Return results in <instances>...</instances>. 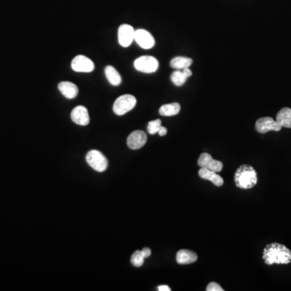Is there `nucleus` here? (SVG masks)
Listing matches in <instances>:
<instances>
[{
    "label": "nucleus",
    "instance_id": "14",
    "mask_svg": "<svg viewBox=\"0 0 291 291\" xmlns=\"http://www.w3.org/2000/svg\"><path fill=\"white\" fill-rule=\"evenodd\" d=\"M198 174L201 178L211 181L216 186L220 187L223 185V179L219 174H217V172H214V171L209 170L207 168H201L200 170L198 172Z\"/></svg>",
    "mask_w": 291,
    "mask_h": 291
},
{
    "label": "nucleus",
    "instance_id": "5",
    "mask_svg": "<svg viewBox=\"0 0 291 291\" xmlns=\"http://www.w3.org/2000/svg\"><path fill=\"white\" fill-rule=\"evenodd\" d=\"M134 67L140 72L153 73L159 68V62L152 56H142L134 61Z\"/></svg>",
    "mask_w": 291,
    "mask_h": 291
},
{
    "label": "nucleus",
    "instance_id": "12",
    "mask_svg": "<svg viewBox=\"0 0 291 291\" xmlns=\"http://www.w3.org/2000/svg\"><path fill=\"white\" fill-rule=\"evenodd\" d=\"M71 119L74 123L79 126H87L90 122V117L88 111L85 107L79 105L73 109L70 114Z\"/></svg>",
    "mask_w": 291,
    "mask_h": 291
},
{
    "label": "nucleus",
    "instance_id": "24",
    "mask_svg": "<svg viewBox=\"0 0 291 291\" xmlns=\"http://www.w3.org/2000/svg\"><path fill=\"white\" fill-rule=\"evenodd\" d=\"M143 252V256H144L145 258H147V257H150L151 254V250L149 249V248H144V249L142 250Z\"/></svg>",
    "mask_w": 291,
    "mask_h": 291
},
{
    "label": "nucleus",
    "instance_id": "27",
    "mask_svg": "<svg viewBox=\"0 0 291 291\" xmlns=\"http://www.w3.org/2000/svg\"><path fill=\"white\" fill-rule=\"evenodd\" d=\"M182 71L184 72V74H185V75L188 77V78H189V77L191 76L192 74H193V73H192V70L189 69V68L184 69V70H182Z\"/></svg>",
    "mask_w": 291,
    "mask_h": 291
},
{
    "label": "nucleus",
    "instance_id": "18",
    "mask_svg": "<svg viewBox=\"0 0 291 291\" xmlns=\"http://www.w3.org/2000/svg\"><path fill=\"white\" fill-rule=\"evenodd\" d=\"M181 111V105L178 103L164 104L160 107L159 113L164 117H172L178 114Z\"/></svg>",
    "mask_w": 291,
    "mask_h": 291
},
{
    "label": "nucleus",
    "instance_id": "17",
    "mask_svg": "<svg viewBox=\"0 0 291 291\" xmlns=\"http://www.w3.org/2000/svg\"><path fill=\"white\" fill-rule=\"evenodd\" d=\"M105 76L113 86H118L121 83V77L119 73L112 66H107L104 70Z\"/></svg>",
    "mask_w": 291,
    "mask_h": 291
},
{
    "label": "nucleus",
    "instance_id": "15",
    "mask_svg": "<svg viewBox=\"0 0 291 291\" xmlns=\"http://www.w3.org/2000/svg\"><path fill=\"white\" fill-rule=\"evenodd\" d=\"M198 260V255L194 252L187 249H181L177 253V262L180 265H189L194 263Z\"/></svg>",
    "mask_w": 291,
    "mask_h": 291
},
{
    "label": "nucleus",
    "instance_id": "9",
    "mask_svg": "<svg viewBox=\"0 0 291 291\" xmlns=\"http://www.w3.org/2000/svg\"><path fill=\"white\" fill-rule=\"evenodd\" d=\"M134 40L143 49H151L155 45V40L153 36L145 29H138L135 31Z\"/></svg>",
    "mask_w": 291,
    "mask_h": 291
},
{
    "label": "nucleus",
    "instance_id": "6",
    "mask_svg": "<svg viewBox=\"0 0 291 291\" xmlns=\"http://www.w3.org/2000/svg\"><path fill=\"white\" fill-rule=\"evenodd\" d=\"M282 128L278 121L272 117H262L256 122V130L261 134H266L270 131H280Z\"/></svg>",
    "mask_w": 291,
    "mask_h": 291
},
{
    "label": "nucleus",
    "instance_id": "25",
    "mask_svg": "<svg viewBox=\"0 0 291 291\" xmlns=\"http://www.w3.org/2000/svg\"><path fill=\"white\" fill-rule=\"evenodd\" d=\"M167 133H168V130L165 127H164V126H161L159 131H158V134H160V136L161 137L165 136Z\"/></svg>",
    "mask_w": 291,
    "mask_h": 291
},
{
    "label": "nucleus",
    "instance_id": "10",
    "mask_svg": "<svg viewBox=\"0 0 291 291\" xmlns=\"http://www.w3.org/2000/svg\"><path fill=\"white\" fill-rule=\"evenodd\" d=\"M198 164L201 168H207L209 170L215 172H221L223 170V163L219 160H214L212 156L208 153H202L198 159Z\"/></svg>",
    "mask_w": 291,
    "mask_h": 291
},
{
    "label": "nucleus",
    "instance_id": "3",
    "mask_svg": "<svg viewBox=\"0 0 291 291\" xmlns=\"http://www.w3.org/2000/svg\"><path fill=\"white\" fill-rule=\"evenodd\" d=\"M137 104V99L130 94L119 96L113 104V112L115 114L122 116L134 109Z\"/></svg>",
    "mask_w": 291,
    "mask_h": 291
},
{
    "label": "nucleus",
    "instance_id": "23",
    "mask_svg": "<svg viewBox=\"0 0 291 291\" xmlns=\"http://www.w3.org/2000/svg\"><path fill=\"white\" fill-rule=\"evenodd\" d=\"M207 291H223V288L216 283H211L206 287Z\"/></svg>",
    "mask_w": 291,
    "mask_h": 291
},
{
    "label": "nucleus",
    "instance_id": "20",
    "mask_svg": "<svg viewBox=\"0 0 291 291\" xmlns=\"http://www.w3.org/2000/svg\"><path fill=\"white\" fill-rule=\"evenodd\" d=\"M188 79L189 78L181 70H176L171 75V80H172V83L178 87L182 86Z\"/></svg>",
    "mask_w": 291,
    "mask_h": 291
},
{
    "label": "nucleus",
    "instance_id": "2",
    "mask_svg": "<svg viewBox=\"0 0 291 291\" xmlns=\"http://www.w3.org/2000/svg\"><path fill=\"white\" fill-rule=\"evenodd\" d=\"M257 173L252 166L244 164L240 166L235 174V182L237 187L250 189L257 185Z\"/></svg>",
    "mask_w": 291,
    "mask_h": 291
},
{
    "label": "nucleus",
    "instance_id": "1",
    "mask_svg": "<svg viewBox=\"0 0 291 291\" xmlns=\"http://www.w3.org/2000/svg\"><path fill=\"white\" fill-rule=\"evenodd\" d=\"M263 259L266 265H287L291 262V251L285 245L273 243L264 249Z\"/></svg>",
    "mask_w": 291,
    "mask_h": 291
},
{
    "label": "nucleus",
    "instance_id": "16",
    "mask_svg": "<svg viewBox=\"0 0 291 291\" xmlns=\"http://www.w3.org/2000/svg\"><path fill=\"white\" fill-rule=\"evenodd\" d=\"M276 121L282 127L291 128V109L283 108L277 114Z\"/></svg>",
    "mask_w": 291,
    "mask_h": 291
},
{
    "label": "nucleus",
    "instance_id": "21",
    "mask_svg": "<svg viewBox=\"0 0 291 291\" xmlns=\"http://www.w3.org/2000/svg\"><path fill=\"white\" fill-rule=\"evenodd\" d=\"M145 257L143 256V252L136 251L133 253L131 257V264L133 266H135L137 268L141 267L144 263Z\"/></svg>",
    "mask_w": 291,
    "mask_h": 291
},
{
    "label": "nucleus",
    "instance_id": "22",
    "mask_svg": "<svg viewBox=\"0 0 291 291\" xmlns=\"http://www.w3.org/2000/svg\"><path fill=\"white\" fill-rule=\"evenodd\" d=\"M161 126V120L157 119L150 121L148 123V126H147V130H148L149 134H156V133H158V131H159V130H160Z\"/></svg>",
    "mask_w": 291,
    "mask_h": 291
},
{
    "label": "nucleus",
    "instance_id": "19",
    "mask_svg": "<svg viewBox=\"0 0 291 291\" xmlns=\"http://www.w3.org/2000/svg\"><path fill=\"white\" fill-rule=\"evenodd\" d=\"M193 64V59L190 57H174L170 62L171 67L177 70H184L185 68H189Z\"/></svg>",
    "mask_w": 291,
    "mask_h": 291
},
{
    "label": "nucleus",
    "instance_id": "13",
    "mask_svg": "<svg viewBox=\"0 0 291 291\" xmlns=\"http://www.w3.org/2000/svg\"><path fill=\"white\" fill-rule=\"evenodd\" d=\"M58 89L61 91V93L67 99H74L78 96V93H79L78 87L74 83L68 81L61 82L58 84Z\"/></svg>",
    "mask_w": 291,
    "mask_h": 291
},
{
    "label": "nucleus",
    "instance_id": "7",
    "mask_svg": "<svg viewBox=\"0 0 291 291\" xmlns=\"http://www.w3.org/2000/svg\"><path fill=\"white\" fill-rule=\"evenodd\" d=\"M71 68L76 72H91L95 68L93 62L90 58L83 55L74 57L71 62Z\"/></svg>",
    "mask_w": 291,
    "mask_h": 291
},
{
    "label": "nucleus",
    "instance_id": "8",
    "mask_svg": "<svg viewBox=\"0 0 291 291\" xmlns=\"http://www.w3.org/2000/svg\"><path fill=\"white\" fill-rule=\"evenodd\" d=\"M135 30L129 24H121L118 28V42L122 47H128L134 40Z\"/></svg>",
    "mask_w": 291,
    "mask_h": 291
},
{
    "label": "nucleus",
    "instance_id": "4",
    "mask_svg": "<svg viewBox=\"0 0 291 291\" xmlns=\"http://www.w3.org/2000/svg\"><path fill=\"white\" fill-rule=\"evenodd\" d=\"M86 161L96 172H102L108 168V160L100 151L91 150L86 156Z\"/></svg>",
    "mask_w": 291,
    "mask_h": 291
},
{
    "label": "nucleus",
    "instance_id": "26",
    "mask_svg": "<svg viewBox=\"0 0 291 291\" xmlns=\"http://www.w3.org/2000/svg\"><path fill=\"white\" fill-rule=\"evenodd\" d=\"M158 291H171L170 287L168 286H160L158 287Z\"/></svg>",
    "mask_w": 291,
    "mask_h": 291
},
{
    "label": "nucleus",
    "instance_id": "11",
    "mask_svg": "<svg viewBox=\"0 0 291 291\" xmlns=\"http://www.w3.org/2000/svg\"><path fill=\"white\" fill-rule=\"evenodd\" d=\"M147 136L145 132L142 130H135L132 132L127 138L128 147L132 150H138L142 148L147 143Z\"/></svg>",
    "mask_w": 291,
    "mask_h": 291
}]
</instances>
